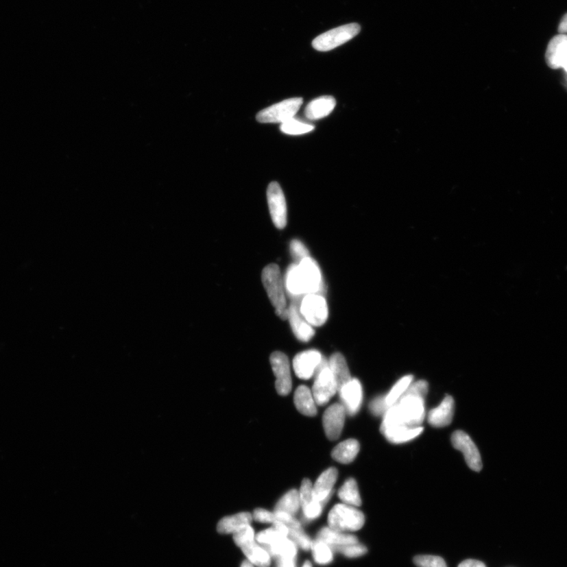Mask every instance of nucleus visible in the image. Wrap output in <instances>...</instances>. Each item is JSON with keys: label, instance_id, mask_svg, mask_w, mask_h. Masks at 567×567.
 Segmentation results:
<instances>
[{"label": "nucleus", "instance_id": "1", "mask_svg": "<svg viewBox=\"0 0 567 567\" xmlns=\"http://www.w3.org/2000/svg\"><path fill=\"white\" fill-rule=\"evenodd\" d=\"M285 287L293 301L303 299L309 294H321L325 291L324 282L319 265L312 258L306 257L299 263L290 265L284 280Z\"/></svg>", "mask_w": 567, "mask_h": 567}, {"label": "nucleus", "instance_id": "2", "mask_svg": "<svg viewBox=\"0 0 567 567\" xmlns=\"http://www.w3.org/2000/svg\"><path fill=\"white\" fill-rule=\"evenodd\" d=\"M425 415V398L405 393L399 401L385 412L381 429L421 426Z\"/></svg>", "mask_w": 567, "mask_h": 567}, {"label": "nucleus", "instance_id": "3", "mask_svg": "<svg viewBox=\"0 0 567 567\" xmlns=\"http://www.w3.org/2000/svg\"><path fill=\"white\" fill-rule=\"evenodd\" d=\"M262 280L265 289L276 314L280 319H288L289 309L286 301L284 279L278 265L269 264L262 273Z\"/></svg>", "mask_w": 567, "mask_h": 567}, {"label": "nucleus", "instance_id": "4", "mask_svg": "<svg viewBox=\"0 0 567 567\" xmlns=\"http://www.w3.org/2000/svg\"><path fill=\"white\" fill-rule=\"evenodd\" d=\"M328 527L337 531H357L364 526L365 516L354 507L338 503L328 514Z\"/></svg>", "mask_w": 567, "mask_h": 567}, {"label": "nucleus", "instance_id": "5", "mask_svg": "<svg viewBox=\"0 0 567 567\" xmlns=\"http://www.w3.org/2000/svg\"><path fill=\"white\" fill-rule=\"evenodd\" d=\"M360 30L361 27L357 23L344 25L317 36L313 40L312 46L319 51H331L352 40Z\"/></svg>", "mask_w": 567, "mask_h": 567}, {"label": "nucleus", "instance_id": "6", "mask_svg": "<svg viewBox=\"0 0 567 567\" xmlns=\"http://www.w3.org/2000/svg\"><path fill=\"white\" fill-rule=\"evenodd\" d=\"M303 102V98L300 97L285 99L261 110L258 113L256 119L261 123L282 124L294 118Z\"/></svg>", "mask_w": 567, "mask_h": 567}, {"label": "nucleus", "instance_id": "7", "mask_svg": "<svg viewBox=\"0 0 567 567\" xmlns=\"http://www.w3.org/2000/svg\"><path fill=\"white\" fill-rule=\"evenodd\" d=\"M300 311L312 326H322L328 319L327 302L321 294H309L300 303Z\"/></svg>", "mask_w": 567, "mask_h": 567}, {"label": "nucleus", "instance_id": "8", "mask_svg": "<svg viewBox=\"0 0 567 567\" xmlns=\"http://www.w3.org/2000/svg\"><path fill=\"white\" fill-rule=\"evenodd\" d=\"M267 195L274 224L278 229L282 230L287 225V205L283 191L278 182H272L267 188Z\"/></svg>", "mask_w": 567, "mask_h": 567}, {"label": "nucleus", "instance_id": "9", "mask_svg": "<svg viewBox=\"0 0 567 567\" xmlns=\"http://www.w3.org/2000/svg\"><path fill=\"white\" fill-rule=\"evenodd\" d=\"M312 394L316 405H325L338 391L337 385L330 368L326 367L315 375Z\"/></svg>", "mask_w": 567, "mask_h": 567}, {"label": "nucleus", "instance_id": "10", "mask_svg": "<svg viewBox=\"0 0 567 567\" xmlns=\"http://www.w3.org/2000/svg\"><path fill=\"white\" fill-rule=\"evenodd\" d=\"M452 443L455 449L463 454L466 462L471 470L479 472L482 469L480 453L468 434L460 431L455 432Z\"/></svg>", "mask_w": 567, "mask_h": 567}, {"label": "nucleus", "instance_id": "11", "mask_svg": "<svg viewBox=\"0 0 567 567\" xmlns=\"http://www.w3.org/2000/svg\"><path fill=\"white\" fill-rule=\"evenodd\" d=\"M270 363L276 376V389L280 396H287L291 390V378L289 359L285 354L275 352L270 357Z\"/></svg>", "mask_w": 567, "mask_h": 567}, {"label": "nucleus", "instance_id": "12", "mask_svg": "<svg viewBox=\"0 0 567 567\" xmlns=\"http://www.w3.org/2000/svg\"><path fill=\"white\" fill-rule=\"evenodd\" d=\"M346 410L342 404L333 405L323 415L322 422L326 437L330 441L340 437L346 422Z\"/></svg>", "mask_w": 567, "mask_h": 567}, {"label": "nucleus", "instance_id": "13", "mask_svg": "<svg viewBox=\"0 0 567 567\" xmlns=\"http://www.w3.org/2000/svg\"><path fill=\"white\" fill-rule=\"evenodd\" d=\"M322 357V354L317 350H307V351L296 354L293 359L295 374L300 379L311 378L315 375Z\"/></svg>", "mask_w": 567, "mask_h": 567}, {"label": "nucleus", "instance_id": "14", "mask_svg": "<svg viewBox=\"0 0 567 567\" xmlns=\"http://www.w3.org/2000/svg\"><path fill=\"white\" fill-rule=\"evenodd\" d=\"M338 391L347 414L356 415L361 407L363 402V388L359 381L352 379Z\"/></svg>", "mask_w": 567, "mask_h": 567}, {"label": "nucleus", "instance_id": "15", "mask_svg": "<svg viewBox=\"0 0 567 567\" xmlns=\"http://www.w3.org/2000/svg\"><path fill=\"white\" fill-rule=\"evenodd\" d=\"M545 60L554 70L564 68L567 60V35L559 34L550 40L546 50Z\"/></svg>", "mask_w": 567, "mask_h": 567}, {"label": "nucleus", "instance_id": "16", "mask_svg": "<svg viewBox=\"0 0 567 567\" xmlns=\"http://www.w3.org/2000/svg\"><path fill=\"white\" fill-rule=\"evenodd\" d=\"M288 319L291 330H293L295 337L299 341L307 342L315 336L314 328L301 315L299 302L293 301V303L291 304L289 309Z\"/></svg>", "mask_w": 567, "mask_h": 567}, {"label": "nucleus", "instance_id": "17", "mask_svg": "<svg viewBox=\"0 0 567 567\" xmlns=\"http://www.w3.org/2000/svg\"><path fill=\"white\" fill-rule=\"evenodd\" d=\"M338 471L335 468H330L324 471L313 486V500L324 503L330 497L333 485L336 483Z\"/></svg>", "mask_w": 567, "mask_h": 567}, {"label": "nucleus", "instance_id": "18", "mask_svg": "<svg viewBox=\"0 0 567 567\" xmlns=\"http://www.w3.org/2000/svg\"><path fill=\"white\" fill-rule=\"evenodd\" d=\"M455 402L452 396H447L437 407L433 408L428 415V422L433 427L442 428L451 424L454 415Z\"/></svg>", "mask_w": 567, "mask_h": 567}, {"label": "nucleus", "instance_id": "19", "mask_svg": "<svg viewBox=\"0 0 567 567\" xmlns=\"http://www.w3.org/2000/svg\"><path fill=\"white\" fill-rule=\"evenodd\" d=\"M337 101L331 95H324L312 100L307 104L304 114L309 120H319L330 115L336 107Z\"/></svg>", "mask_w": 567, "mask_h": 567}, {"label": "nucleus", "instance_id": "20", "mask_svg": "<svg viewBox=\"0 0 567 567\" xmlns=\"http://www.w3.org/2000/svg\"><path fill=\"white\" fill-rule=\"evenodd\" d=\"M317 539L326 543L332 550L342 546L359 543L358 538L354 535L337 531L330 527L322 529L317 533Z\"/></svg>", "mask_w": 567, "mask_h": 567}, {"label": "nucleus", "instance_id": "21", "mask_svg": "<svg viewBox=\"0 0 567 567\" xmlns=\"http://www.w3.org/2000/svg\"><path fill=\"white\" fill-rule=\"evenodd\" d=\"M275 561L279 559L295 560L298 556V545L289 538L278 540L272 544L263 546Z\"/></svg>", "mask_w": 567, "mask_h": 567}, {"label": "nucleus", "instance_id": "22", "mask_svg": "<svg viewBox=\"0 0 567 567\" xmlns=\"http://www.w3.org/2000/svg\"><path fill=\"white\" fill-rule=\"evenodd\" d=\"M423 427L398 426L381 429V433L393 444H402L414 439L423 432Z\"/></svg>", "mask_w": 567, "mask_h": 567}, {"label": "nucleus", "instance_id": "23", "mask_svg": "<svg viewBox=\"0 0 567 567\" xmlns=\"http://www.w3.org/2000/svg\"><path fill=\"white\" fill-rule=\"evenodd\" d=\"M328 368L336 381L338 391L352 380L346 360L341 353L333 354L328 360Z\"/></svg>", "mask_w": 567, "mask_h": 567}, {"label": "nucleus", "instance_id": "24", "mask_svg": "<svg viewBox=\"0 0 567 567\" xmlns=\"http://www.w3.org/2000/svg\"><path fill=\"white\" fill-rule=\"evenodd\" d=\"M241 548L252 565L258 567H269L272 564V556L267 549L263 546L257 544L256 540L243 545Z\"/></svg>", "mask_w": 567, "mask_h": 567}, {"label": "nucleus", "instance_id": "25", "mask_svg": "<svg viewBox=\"0 0 567 567\" xmlns=\"http://www.w3.org/2000/svg\"><path fill=\"white\" fill-rule=\"evenodd\" d=\"M294 402L298 410L306 416L317 415L316 402L312 391L305 385H300L294 395Z\"/></svg>", "mask_w": 567, "mask_h": 567}, {"label": "nucleus", "instance_id": "26", "mask_svg": "<svg viewBox=\"0 0 567 567\" xmlns=\"http://www.w3.org/2000/svg\"><path fill=\"white\" fill-rule=\"evenodd\" d=\"M253 520L252 514L248 512H242L237 514L235 516L226 517L222 518L219 522L217 529L220 533H234L241 529L251 524Z\"/></svg>", "mask_w": 567, "mask_h": 567}, {"label": "nucleus", "instance_id": "27", "mask_svg": "<svg viewBox=\"0 0 567 567\" xmlns=\"http://www.w3.org/2000/svg\"><path fill=\"white\" fill-rule=\"evenodd\" d=\"M359 452V442L357 439H349L337 445L333 450L332 457L338 463L348 464L353 462Z\"/></svg>", "mask_w": 567, "mask_h": 567}, {"label": "nucleus", "instance_id": "28", "mask_svg": "<svg viewBox=\"0 0 567 567\" xmlns=\"http://www.w3.org/2000/svg\"><path fill=\"white\" fill-rule=\"evenodd\" d=\"M338 496L344 505L354 507L361 506L362 505L357 482L353 479H350L344 482V484L338 492Z\"/></svg>", "mask_w": 567, "mask_h": 567}, {"label": "nucleus", "instance_id": "29", "mask_svg": "<svg viewBox=\"0 0 567 567\" xmlns=\"http://www.w3.org/2000/svg\"><path fill=\"white\" fill-rule=\"evenodd\" d=\"M301 507L300 492L295 490H290L280 499L274 511H282L295 516Z\"/></svg>", "mask_w": 567, "mask_h": 567}, {"label": "nucleus", "instance_id": "30", "mask_svg": "<svg viewBox=\"0 0 567 567\" xmlns=\"http://www.w3.org/2000/svg\"><path fill=\"white\" fill-rule=\"evenodd\" d=\"M311 549L313 557L317 564L327 565L332 563L333 560V552L332 548L324 542L316 539L312 542Z\"/></svg>", "mask_w": 567, "mask_h": 567}, {"label": "nucleus", "instance_id": "31", "mask_svg": "<svg viewBox=\"0 0 567 567\" xmlns=\"http://www.w3.org/2000/svg\"><path fill=\"white\" fill-rule=\"evenodd\" d=\"M413 381V376L407 375L397 381L396 385L391 389L389 393L385 396L386 405L389 407L394 406L401 398L402 396L405 394L411 385Z\"/></svg>", "mask_w": 567, "mask_h": 567}, {"label": "nucleus", "instance_id": "32", "mask_svg": "<svg viewBox=\"0 0 567 567\" xmlns=\"http://www.w3.org/2000/svg\"><path fill=\"white\" fill-rule=\"evenodd\" d=\"M280 130L285 134L302 135L314 130L315 126L293 118L280 125Z\"/></svg>", "mask_w": 567, "mask_h": 567}, {"label": "nucleus", "instance_id": "33", "mask_svg": "<svg viewBox=\"0 0 567 567\" xmlns=\"http://www.w3.org/2000/svg\"><path fill=\"white\" fill-rule=\"evenodd\" d=\"M285 538L289 537L285 536V534L279 531V529L273 526L272 528H269L266 529V531L259 533L256 539V542L259 544H261L262 546H268Z\"/></svg>", "mask_w": 567, "mask_h": 567}, {"label": "nucleus", "instance_id": "34", "mask_svg": "<svg viewBox=\"0 0 567 567\" xmlns=\"http://www.w3.org/2000/svg\"><path fill=\"white\" fill-rule=\"evenodd\" d=\"M289 529V538L291 540H293L296 545L300 546V547L304 551H309L311 549L312 542L302 528Z\"/></svg>", "mask_w": 567, "mask_h": 567}, {"label": "nucleus", "instance_id": "35", "mask_svg": "<svg viewBox=\"0 0 567 567\" xmlns=\"http://www.w3.org/2000/svg\"><path fill=\"white\" fill-rule=\"evenodd\" d=\"M255 531L251 524L243 527L240 531L233 533V540L238 547H243V545L251 543L255 540Z\"/></svg>", "mask_w": 567, "mask_h": 567}, {"label": "nucleus", "instance_id": "36", "mask_svg": "<svg viewBox=\"0 0 567 567\" xmlns=\"http://www.w3.org/2000/svg\"><path fill=\"white\" fill-rule=\"evenodd\" d=\"M333 551V553H340L348 558H357L367 553V548L359 543L342 546Z\"/></svg>", "mask_w": 567, "mask_h": 567}, {"label": "nucleus", "instance_id": "37", "mask_svg": "<svg viewBox=\"0 0 567 567\" xmlns=\"http://www.w3.org/2000/svg\"><path fill=\"white\" fill-rule=\"evenodd\" d=\"M414 562L418 567H447L445 561L439 556L418 555Z\"/></svg>", "mask_w": 567, "mask_h": 567}, {"label": "nucleus", "instance_id": "38", "mask_svg": "<svg viewBox=\"0 0 567 567\" xmlns=\"http://www.w3.org/2000/svg\"><path fill=\"white\" fill-rule=\"evenodd\" d=\"M290 252L291 256L295 259V263H299L304 258L310 256L309 251L307 250L304 243L299 240L291 241Z\"/></svg>", "mask_w": 567, "mask_h": 567}, {"label": "nucleus", "instance_id": "39", "mask_svg": "<svg viewBox=\"0 0 567 567\" xmlns=\"http://www.w3.org/2000/svg\"><path fill=\"white\" fill-rule=\"evenodd\" d=\"M300 497L302 508L309 505L313 500V485L309 479H304L303 482H302Z\"/></svg>", "mask_w": 567, "mask_h": 567}, {"label": "nucleus", "instance_id": "40", "mask_svg": "<svg viewBox=\"0 0 567 567\" xmlns=\"http://www.w3.org/2000/svg\"><path fill=\"white\" fill-rule=\"evenodd\" d=\"M389 408L386 405L385 396L376 397L370 404V410L375 416H383Z\"/></svg>", "mask_w": 567, "mask_h": 567}, {"label": "nucleus", "instance_id": "41", "mask_svg": "<svg viewBox=\"0 0 567 567\" xmlns=\"http://www.w3.org/2000/svg\"><path fill=\"white\" fill-rule=\"evenodd\" d=\"M274 513L275 522H282L289 528H302L300 522L293 516L282 511H274Z\"/></svg>", "mask_w": 567, "mask_h": 567}, {"label": "nucleus", "instance_id": "42", "mask_svg": "<svg viewBox=\"0 0 567 567\" xmlns=\"http://www.w3.org/2000/svg\"><path fill=\"white\" fill-rule=\"evenodd\" d=\"M322 503L313 500L309 505L302 508V509L304 511V516L307 519L312 520V519H315L320 516L322 511Z\"/></svg>", "mask_w": 567, "mask_h": 567}, {"label": "nucleus", "instance_id": "43", "mask_svg": "<svg viewBox=\"0 0 567 567\" xmlns=\"http://www.w3.org/2000/svg\"><path fill=\"white\" fill-rule=\"evenodd\" d=\"M405 393L426 398L428 394V383L423 380L418 381L414 384L411 383Z\"/></svg>", "mask_w": 567, "mask_h": 567}, {"label": "nucleus", "instance_id": "44", "mask_svg": "<svg viewBox=\"0 0 567 567\" xmlns=\"http://www.w3.org/2000/svg\"><path fill=\"white\" fill-rule=\"evenodd\" d=\"M253 518L256 521L263 523H274L275 522L274 513L258 508L253 513Z\"/></svg>", "mask_w": 567, "mask_h": 567}, {"label": "nucleus", "instance_id": "45", "mask_svg": "<svg viewBox=\"0 0 567 567\" xmlns=\"http://www.w3.org/2000/svg\"><path fill=\"white\" fill-rule=\"evenodd\" d=\"M459 567H486L485 565L481 561L474 559H468L461 563Z\"/></svg>", "mask_w": 567, "mask_h": 567}, {"label": "nucleus", "instance_id": "46", "mask_svg": "<svg viewBox=\"0 0 567 567\" xmlns=\"http://www.w3.org/2000/svg\"><path fill=\"white\" fill-rule=\"evenodd\" d=\"M558 30L561 34H567V13L562 19Z\"/></svg>", "mask_w": 567, "mask_h": 567}, {"label": "nucleus", "instance_id": "47", "mask_svg": "<svg viewBox=\"0 0 567 567\" xmlns=\"http://www.w3.org/2000/svg\"><path fill=\"white\" fill-rule=\"evenodd\" d=\"M241 567H254L249 561H243Z\"/></svg>", "mask_w": 567, "mask_h": 567}, {"label": "nucleus", "instance_id": "48", "mask_svg": "<svg viewBox=\"0 0 567 567\" xmlns=\"http://www.w3.org/2000/svg\"><path fill=\"white\" fill-rule=\"evenodd\" d=\"M303 567H313V566H312V564H311V562L306 561L305 564L303 566Z\"/></svg>", "mask_w": 567, "mask_h": 567}, {"label": "nucleus", "instance_id": "49", "mask_svg": "<svg viewBox=\"0 0 567 567\" xmlns=\"http://www.w3.org/2000/svg\"><path fill=\"white\" fill-rule=\"evenodd\" d=\"M564 68L565 69V70H566V73H567V60H566V63H565V66H564Z\"/></svg>", "mask_w": 567, "mask_h": 567}, {"label": "nucleus", "instance_id": "50", "mask_svg": "<svg viewBox=\"0 0 567 567\" xmlns=\"http://www.w3.org/2000/svg\"><path fill=\"white\" fill-rule=\"evenodd\" d=\"M277 567H278V566H277Z\"/></svg>", "mask_w": 567, "mask_h": 567}]
</instances>
